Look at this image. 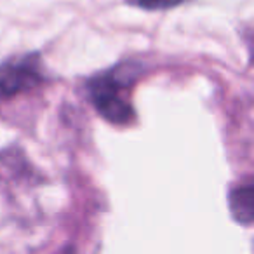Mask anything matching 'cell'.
<instances>
[{
    "instance_id": "1",
    "label": "cell",
    "mask_w": 254,
    "mask_h": 254,
    "mask_svg": "<svg viewBox=\"0 0 254 254\" xmlns=\"http://www.w3.org/2000/svg\"><path fill=\"white\" fill-rule=\"evenodd\" d=\"M139 71L132 63L120 64L103 71L89 80L87 92L96 112L115 126H129L134 120V108L129 101V91Z\"/></svg>"
},
{
    "instance_id": "2",
    "label": "cell",
    "mask_w": 254,
    "mask_h": 254,
    "mask_svg": "<svg viewBox=\"0 0 254 254\" xmlns=\"http://www.w3.org/2000/svg\"><path fill=\"white\" fill-rule=\"evenodd\" d=\"M46 82L39 54H25L0 63V103L25 96Z\"/></svg>"
},
{
    "instance_id": "3",
    "label": "cell",
    "mask_w": 254,
    "mask_h": 254,
    "mask_svg": "<svg viewBox=\"0 0 254 254\" xmlns=\"http://www.w3.org/2000/svg\"><path fill=\"white\" fill-rule=\"evenodd\" d=\"M230 212L240 225L254 223V176L246 178L230 190Z\"/></svg>"
},
{
    "instance_id": "4",
    "label": "cell",
    "mask_w": 254,
    "mask_h": 254,
    "mask_svg": "<svg viewBox=\"0 0 254 254\" xmlns=\"http://www.w3.org/2000/svg\"><path fill=\"white\" fill-rule=\"evenodd\" d=\"M131 5L145 11H166V9H173L178 5L185 4L187 0H127Z\"/></svg>"
},
{
    "instance_id": "5",
    "label": "cell",
    "mask_w": 254,
    "mask_h": 254,
    "mask_svg": "<svg viewBox=\"0 0 254 254\" xmlns=\"http://www.w3.org/2000/svg\"><path fill=\"white\" fill-rule=\"evenodd\" d=\"M249 49H251V60H253V64H254V40L249 42Z\"/></svg>"
}]
</instances>
